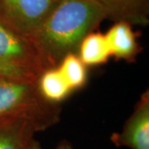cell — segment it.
Here are the masks:
<instances>
[{
    "label": "cell",
    "instance_id": "obj_1",
    "mask_svg": "<svg viewBox=\"0 0 149 149\" xmlns=\"http://www.w3.org/2000/svg\"><path fill=\"white\" fill-rule=\"evenodd\" d=\"M108 18L95 0H59L32 37L48 69L58 66L69 53H77L83 38Z\"/></svg>",
    "mask_w": 149,
    "mask_h": 149
},
{
    "label": "cell",
    "instance_id": "obj_2",
    "mask_svg": "<svg viewBox=\"0 0 149 149\" xmlns=\"http://www.w3.org/2000/svg\"><path fill=\"white\" fill-rule=\"evenodd\" d=\"M24 115L35 120L42 131L60 121L61 108L44 100L36 82L0 77V118Z\"/></svg>",
    "mask_w": 149,
    "mask_h": 149
},
{
    "label": "cell",
    "instance_id": "obj_3",
    "mask_svg": "<svg viewBox=\"0 0 149 149\" xmlns=\"http://www.w3.org/2000/svg\"><path fill=\"white\" fill-rule=\"evenodd\" d=\"M47 69L32 41L0 21V77L36 82Z\"/></svg>",
    "mask_w": 149,
    "mask_h": 149
},
{
    "label": "cell",
    "instance_id": "obj_4",
    "mask_svg": "<svg viewBox=\"0 0 149 149\" xmlns=\"http://www.w3.org/2000/svg\"><path fill=\"white\" fill-rule=\"evenodd\" d=\"M59 0H0V21L30 40Z\"/></svg>",
    "mask_w": 149,
    "mask_h": 149
},
{
    "label": "cell",
    "instance_id": "obj_5",
    "mask_svg": "<svg viewBox=\"0 0 149 149\" xmlns=\"http://www.w3.org/2000/svg\"><path fill=\"white\" fill-rule=\"evenodd\" d=\"M112 143L118 148L149 149V92L142 95L133 113L124 123L120 133L110 137Z\"/></svg>",
    "mask_w": 149,
    "mask_h": 149
},
{
    "label": "cell",
    "instance_id": "obj_6",
    "mask_svg": "<svg viewBox=\"0 0 149 149\" xmlns=\"http://www.w3.org/2000/svg\"><path fill=\"white\" fill-rule=\"evenodd\" d=\"M35 120L24 115L0 118V149H27L35 134L41 132Z\"/></svg>",
    "mask_w": 149,
    "mask_h": 149
},
{
    "label": "cell",
    "instance_id": "obj_7",
    "mask_svg": "<svg viewBox=\"0 0 149 149\" xmlns=\"http://www.w3.org/2000/svg\"><path fill=\"white\" fill-rule=\"evenodd\" d=\"M105 9L108 18L147 26L149 22V0H95Z\"/></svg>",
    "mask_w": 149,
    "mask_h": 149
},
{
    "label": "cell",
    "instance_id": "obj_8",
    "mask_svg": "<svg viewBox=\"0 0 149 149\" xmlns=\"http://www.w3.org/2000/svg\"><path fill=\"white\" fill-rule=\"evenodd\" d=\"M105 37L112 56L128 62L136 61L140 52V47L130 23L123 21L115 22Z\"/></svg>",
    "mask_w": 149,
    "mask_h": 149
},
{
    "label": "cell",
    "instance_id": "obj_9",
    "mask_svg": "<svg viewBox=\"0 0 149 149\" xmlns=\"http://www.w3.org/2000/svg\"><path fill=\"white\" fill-rule=\"evenodd\" d=\"M76 54L85 65L105 64L112 56L105 34L95 32L83 38Z\"/></svg>",
    "mask_w": 149,
    "mask_h": 149
},
{
    "label": "cell",
    "instance_id": "obj_10",
    "mask_svg": "<svg viewBox=\"0 0 149 149\" xmlns=\"http://www.w3.org/2000/svg\"><path fill=\"white\" fill-rule=\"evenodd\" d=\"M40 95L52 104H58L66 99L71 89L57 67L44 70L37 80Z\"/></svg>",
    "mask_w": 149,
    "mask_h": 149
},
{
    "label": "cell",
    "instance_id": "obj_11",
    "mask_svg": "<svg viewBox=\"0 0 149 149\" xmlns=\"http://www.w3.org/2000/svg\"><path fill=\"white\" fill-rule=\"evenodd\" d=\"M57 68L70 87L71 91L81 89L87 81V70L76 53L67 54Z\"/></svg>",
    "mask_w": 149,
    "mask_h": 149
},
{
    "label": "cell",
    "instance_id": "obj_12",
    "mask_svg": "<svg viewBox=\"0 0 149 149\" xmlns=\"http://www.w3.org/2000/svg\"><path fill=\"white\" fill-rule=\"evenodd\" d=\"M27 149H43L41 143L35 139V138L31 141V143H29ZM55 149H73L72 145L70 143H69L66 140H62L58 143V145L56 147Z\"/></svg>",
    "mask_w": 149,
    "mask_h": 149
}]
</instances>
